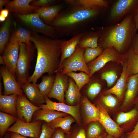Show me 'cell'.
I'll use <instances>...</instances> for the list:
<instances>
[{
  "mask_svg": "<svg viewBox=\"0 0 138 138\" xmlns=\"http://www.w3.org/2000/svg\"><path fill=\"white\" fill-rule=\"evenodd\" d=\"M103 51L102 48L98 46L95 48H85L84 57L86 63L87 64L99 56Z\"/></svg>",
  "mask_w": 138,
  "mask_h": 138,
  "instance_id": "cell-34",
  "label": "cell"
},
{
  "mask_svg": "<svg viewBox=\"0 0 138 138\" xmlns=\"http://www.w3.org/2000/svg\"><path fill=\"white\" fill-rule=\"evenodd\" d=\"M15 15L32 33L41 34L53 39H58L55 29L44 22L40 18L38 13L34 12L26 14L15 13Z\"/></svg>",
  "mask_w": 138,
  "mask_h": 138,
  "instance_id": "cell-5",
  "label": "cell"
},
{
  "mask_svg": "<svg viewBox=\"0 0 138 138\" xmlns=\"http://www.w3.org/2000/svg\"><path fill=\"white\" fill-rule=\"evenodd\" d=\"M75 121V119L73 117L68 115L64 117H58L47 123L53 129L60 128L65 133L68 134L70 130L71 124Z\"/></svg>",
  "mask_w": 138,
  "mask_h": 138,
  "instance_id": "cell-26",
  "label": "cell"
},
{
  "mask_svg": "<svg viewBox=\"0 0 138 138\" xmlns=\"http://www.w3.org/2000/svg\"><path fill=\"white\" fill-rule=\"evenodd\" d=\"M97 107L100 110L99 122L103 126L108 135L115 138H120L123 133V130L110 118L107 110L99 105Z\"/></svg>",
  "mask_w": 138,
  "mask_h": 138,
  "instance_id": "cell-15",
  "label": "cell"
},
{
  "mask_svg": "<svg viewBox=\"0 0 138 138\" xmlns=\"http://www.w3.org/2000/svg\"><path fill=\"white\" fill-rule=\"evenodd\" d=\"M123 55L112 48H105L97 58L87 64L91 77L96 72L101 69L108 62L113 61L122 62Z\"/></svg>",
  "mask_w": 138,
  "mask_h": 138,
  "instance_id": "cell-10",
  "label": "cell"
},
{
  "mask_svg": "<svg viewBox=\"0 0 138 138\" xmlns=\"http://www.w3.org/2000/svg\"><path fill=\"white\" fill-rule=\"evenodd\" d=\"M101 78L106 82L108 86L110 87L116 82L117 75L115 71L110 70L103 73L101 74Z\"/></svg>",
  "mask_w": 138,
  "mask_h": 138,
  "instance_id": "cell-38",
  "label": "cell"
},
{
  "mask_svg": "<svg viewBox=\"0 0 138 138\" xmlns=\"http://www.w3.org/2000/svg\"><path fill=\"white\" fill-rule=\"evenodd\" d=\"M61 2L56 0H33L30 5L39 7H44L60 3Z\"/></svg>",
  "mask_w": 138,
  "mask_h": 138,
  "instance_id": "cell-41",
  "label": "cell"
},
{
  "mask_svg": "<svg viewBox=\"0 0 138 138\" xmlns=\"http://www.w3.org/2000/svg\"><path fill=\"white\" fill-rule=\"evenodd\" d=\"M42 121L25 122L17 119L7 132H15L26 137L39 138L41 132Z\"/></svg>",
  "mask_w": 138,
  "mask_h": 138,
  "instance_id": "cell-9",
  "label": "cell"
},
{
  "mask_svg": "<svg viewBox=\"0 0 138 138\" xmlns=\"http://www.w3.org/2000/svg\"><path fill=\"white\" fill-rule=\"evenodd\" d=\"M67 115L66 113L55 110L41 108L34 112L32 119L34 120L33 121L40 120L48 123L58 117Z\"/></svg>",
  "mask_w": 138,
  "mask_h": 138,
  "instance_id": "cell-25",
  "label": "cell"
},
{
  "mask_svg": "<svg viewBox=\"0 0 138 138\" xmlns=\"http://www.w3.org/2000/svg\"><path fill=\"white\" fill-rule=\"evenodd\" d=\"M65 138H86V131L83 127L76 128L70 130V133L65 135Z\"/></svg>",
  "mask_w": 138,
  "mask_h": 138,
  "instance_id": "cell-40",
  "label": "cell"
},
{
  "mask_svg": "<svg viewBox=\"0 0 138 138\" xmlns=\"http://www.w3.org/2000/svg\"><path fill=\"white\" fill-rule=\"evenodd\" d=\"M6 18L0 15V22H4L6 20Z\"/></svg>",
  "mask_w": 138,
  "mask_h": 138,
  "instance_id": "cell-52",
  "label": "cell"
},
{
  "mask_svg": "<svg viewBox=\"0 0 138 138\" xmlns=\"http://www.w3.org/2000/svg\"><path fill=\"white\" fill-rule=\"evenodd\" d=\"M19 57L15 72V77L20 85L27 82L31 62L34 58L36 49L32 43L28 45L20 43Z\"/></svg>",
  "mask_w": 138,
  "mask_h": 138,
  "instance_id": "cell-4",
  "label": "cell"
},
{
  "mask_svg": "<svg viewBox=\"0 0 138 138\" xmlns=\"http://www.w3.org/2000/svg\"><path fill=\"white\" fill-rule=\"evenodd\" d=\"M21 86L26 97L32 103L39 106L45 103L44 97L40 92L37 84L27 82Z\"/></svg>",
  "mask_w": 138,
  "mask_h": 138,
  "instance_id": "cell-17",
  "label": "cell"
},
{
  "mask_svg": "<svg viewBox=\"0 0 138 138\" xmlns=\"http://www.w3.org/2000/svg\"><path fill=\"white\" fill-rule=\"evenodd\" d=\"M9 136V135L8 136L7 135L4 138H29L24 136L19 133L14 132H10V135Z\"/></svg>",
  "mask_w": 138,
  "mask_h": 138,
  "instance_id": "cell-46",
  "label": "cell"
},
{
  "mask_svg": "<svg viewBox=\"0 0 138 138\" xmlns=\"http://www.w3.org/2000/svg\"><path fill=\"white\" fill-rule=\"evenodd\" d=\"M85 49L78 45L73 53L64 60L59 71L62 74H66L70 72L81 71L90 76V71L84 58Z\"/></svg>",
  "mask_w": 138,
  "mask_h": 138,
  "instance_id": "cell-6",
  "label": "cell"
},
{
  "mask_svg": "<svg viewBox=\"0 0 138 138\" xmlns=\"http://www.w3.org/2000/svg\"><path fill=\"white\" fill-rule=\"evenodd\" d=\"M87 32L84 31L74 36L68 40H63L61 46V55L59 68L60 70L64 60L70 56L74 52L82 37Z\"/></svg>",
  "mask_w": 138,
  "mask_h": 138,
  "instance_id": "cell-16",
  "label": "cell"
},
{
  "mask_svg": "<svg viewBox=\"0 0 138 138\" xmlns=\"http://www.w3.org/2000/svg\"><path fill=\"white\" fill-rule=\"evenodd\" d=\"M56 130V129L51 127L45 122L42 124L41 132L39 138H51Z\"/></svg>",
  "mask_w": 138,
  "mask_h": 138,
  "instance_id": "cell-42",
  "label": "cell"
},
{
  "mask_svg": "<svg viewBox=\"0 0 138 138\" xmlns=\"http://www.w3.org/2000/svg\"><path fill=\"white\" fill-rule=\"evenodd\" d=\"M138 10V0H119L112 6L110 17L113 22L132 15L134 16Z\"/></svg>",
  "mask_w": 138,
  "mask_h": 138,
  "instance_id": "cell-8",
  "label": "cell"
},
{
  "mask_svg": "<svg viewBox=\"0 0 138 138\" xmlns=\"http://www.w3.org/2000/svg\"><path fill=\"white\" fill-rule=\"evenodd\" d=\"M18 95H0L1 111L17 117L16 104Z\"/></svg>",
  "mask_w": 138,
  "mask_h": 138,
  "instance_id": "cell-22",
  "label": "cell"
},
{
  "mask_svg": "<svg viewBox=\"0 0 138 138\" xmlns=\"http://www.w3.org/2000/svg\"><path fill=\"white\" fill-rule=\"evenodd\" d=\"M100 37L99 31L87 33L80 39L78 45L81 48H95L98 47V42Z\"/></svg>",
  "mask_w": 138,
  "mask_h": 138,
  "instance_id": "cell-30",
  "label": "cell"
},
{
  "mask_svg": "<svg viewBox=\"0 0 138 138\" xmlns=\"http://www.w3.org/2000/svg\"><path fill=\"white\" fill-rule=\"evenodd\" d=\"M0 63L1 64L4 65L5 64L4 62L3 57L2 56H0Z\"/></svg>",
  "mask_w": 138,
  "mask_h": 138,
  "instance_id": "cell-54",
  "label": "cell"
},
{
  "mask_svg": "<svg viewBox=\"0 0 138 138\" xmlns=\"http://www.w3.org/2000/svg\"><path fill=\"white\" fill-rule=\"evenodd\" d=\"M134 19L136 29L138 30V10L136 14L134 16Z\"/></svg>",
  "mask_w": 138,
  "mask_h": 138,
  "instance_id": "cell-49",
  "label": "cell"
},
{
  "mask_svg": "<svg viewBox=\"0 0 138 138\" xmlns=\"http://www.w3.org/2000/svg\"><path fill=\"white\" fill-rule=\"evenodd\" d=\"M66 75L74 81L80 90L84 85L89 83L91 77L89 75L82 71L79 73L70 72Z\"/></svg>",
  "mask_w": 138,
  "mask_h": 138,
  "instance_id": "cell-33",
  "label": "cell"
},
{
  "mask_svg": "<svg viewBox=\"0 0 138 138\" xmlns=\"http://www.w3.org/2000/svg\"><path fill=\"white\" fill-rule=\"evenodd\" d=\"M64 8L63 3L44 7H39L34 12L38 14L40 19L45 23L50 25L59 12Z\"/></svg>",
  "mask_w": 138,
  "mask_h": 138,
  "instance_id": "cell-19",
  "label": "cell"
},
{
  "mask_svg": "<svg viewBox=\"0 0 138 138\" xmlns=\"http://www.w3.org/2000/svg\"><path fill=\"white\" fill-rule=\"evenodd\" d=\"M30 40L37 50V58L34 72L27 82L36 83L43 74L52 75L57 72L63 40L32 33Z\"/></svg>",
  "mask_w": 138,
  "mask_h": 138,
  "instance_id": "cell-1",
  "label": "cell"
},
{
  "mask_svg": "<svg viewBox=\"0 0 138 138\" xmlns=\"http://www.w3.org/2000/svg\"><path fill=\"white\" fill-rule=\"evenodd\" d=\"M44 97L45 104L39 106L41 109L52 110L66 113L73 117L79 125L81 124V102L76 105L71 106L64 103L54 102L47 96Z\"/></svg>",
  "mask_w": 138,
  "mask_h": 138,
  "instance_id": "cell-11",
  "label": "cell"
},
{
  "mask_svg": "<svg viewBox=\"0 0 138 138\" xmlns=\"http://www.w3.org/2000/svg\"><path fill=\"white\" fill-rule=\"evenodd\" d=\"M61 11L50 25L56 31L59 37L73 36L84 31L88 21L99 15L102 8L70 5Z\"/></svg>",
  "mask_w": 138,
  "mask_h": 138,
  "instance_id": "cell-2",
  "label": "cell"
},
{
  "mask_svg": "<svg viewBox=\"0 0 138 138\" xmlns=\"http://www.w3.org/2000/svg\"><path fill=\"white\" fill-rule=\"evenodd\" d=\"M134 16L129 15L120 22L100 30L98 42L101 45L100 47L112 48L120 53L132 43L137 31Z\"/></svg>",
  "mask_w": 138,
  "mask_h": 138,
  "instance_id": "cell-3",
  "label": "cell"
},
{
  "mask_svg": "<svg viewBox=\"0 0 138 138\" xmlns=\"http://www.w3.org/2000/svg\"><path fill=\"white\" fill-rule=\"evenodd\" d=\"M64 3L70 5L84 7H99L102 8L108 6V2L105 0H66Z\"/></svg>",
  "mask_w": 138,
  "mask_h": 138,
  "instance_id": "cell-28",
  "label": "cell"
},
{
  "mask_svg": "<svg viewBox=\"0 0 138 138\" xmlns=\"http://www.w3.org/2000/svg\"><path fill=\"white\" fill-rule=\"evenodd\" d=\"M138 92V74H137L131 76L128 79L123 105L127 106L134 101Z\"/></svg>",
  "mask_w": 138,
  "mask_h": 138,
  "instance_id": "cell-24",
  "label": "cell"
},
{
  "mask_svg": "<svg viewBox=\"0 0 138 138\" xmlns=\"http://www.w3.org/2000/svg\"><path fill=\"white\" fill-rule=\"evenodd\" d=\"M81 103L83 118L85 123L99 122L100 113L99 108L92 103L85 96L82 97Z\"/></svg>",
  "mask_w": 138,
  "mask_h": 138,
  "instance_id": "cell-18",
  "label": "cell"
},
{
  "mask_svg": "<svg viewBox=\"0 0 138 138\" xmlns=\"http://www.w3.org/2000/svg\"><path fill=\"white\" fill-rule=\"evenodd\" d=\"M101 86L99 83L95 82L91 83L88 87L87 94L88 96L91 99L94 98L100 93Z\"/></svg>",
  "mask_w": 138,
  "mask_h": 138,
  "instance_id": "cell-39",
  "label": "cell"
},
{
  "mask_svg": "<svg viewBox=\"0 0 138 138\" xmlns=\"http://www.w3.org/2000/svg\"><path fill=\"white\" fill-rule=\"evenodd\" d=\"M132 43V47L131 48L135 53L138 55V30Z\"/></svg>",
  "mask_w": 138,
  "mask_h": 138,
  "instance_id": "cell-44",
  "label": "cell"
},
{
  "mask_svg": "<svg viewBox=\"0 0 138 138\" xmlns=\"http://www.w3.org/2000/svg\"><path fill=\"white\" fill-rule=\"evenodd\" d=\"M128 136L125 138H138V133L128 134Z\"/></svg>",
  "mask_w": 138,
  "mask_h": 138,
  "instance_id": "cell-51",
  "label": "cell"
},
{
  "mask_svg": "<svg viewBox=\"0 0 138 138\" xmlns=\"http://www.w3.org/2000/svg\"><path fill=\"white\" fill-rule=\"evenodd\" d=\"M41 109L31 102L25 95H18L16 104L18 119L25 122H31L34 112Z\"/></svg>",
  "mask_w": 138,
  "mask_h": 138,
  "instance_id": "cell-13",
  "label": "cell"
},
{
  "mask_svg": "<svg viewBox=\"0 0 138 138\" xmlns=\"http://www.w3.org/2000/svg\"><path fill=\"white\" fill-rule=\"evenodd\" d=\"M80 91L74 81L69 77L68 86L65 95L68 105L75 106L81 102L82 97Z\"/></svg>",
  "mask_w": 138,
  "mask_h": 138,
  "instance_id": "cell-23",
  "label": "cell"
},
{
  "mask_svg": "<svg viewBox=\"0 0 138 138\" xmlns=\"http://www.w3.org/2000/svg\"><path fill=\"white\" fill-rule=\"evenodd\" d=\"M123 56L126 63L130 77L138 74V55L135 53L131 48Z\"/></svg>",
  "mask_w": 138,
  "mask_h": 138,
  "instance_id": "cell-29",
  "label": "cell"
},
{
  "mask_svg": "<svg viewBox=\"0 0 138 138\" xmlns=\"http://www.w3.org/2000/svg\"><path fill=\"white\" fill-rule=\"evenodd\" d=\"M17 117L2 111L0 112V137L5 135L9 126L18 119Z\"/></svg>",
  "mask_w": 138,
  "mask_h": 138,
  "instance_id": "cell-31",
  "label": "cell"
},
{
  "mask_svg": "<svg viewBox=\"0 0 138 138\" xmlns=\"http://www.w3.org/2000/svg\"><path fill=\"white\" fill-rule=\"evenodd\" d=\"M105 138H115L112 136L108 135L106 136Z\"/></svg>",
  "mask_w": 138,
  "mask_h": 138,
  "instance_id": "cell-56",
  "label": "cell"
},
{
  "mask_svg": "<svg viewBox=\"0 0 138 138\" xmlns=\"http://www.w3.org/2000/svg\"><path fill=\"white\" fill-rule=\"evenodd\" d=\"M137 113V111L135 108L126 113H121L117 118V123L118 124H120L129 121L134 118Z\"/></svg>",
  "mask_w": 138,
  "mask_h": 138,
  "instance_id": "cell-36",
  "label": "cell"
},
{
  "mask_svg": "<svg viewBox=\"0 0 138 138\" xmlns=\"http://www.w3.org/2000/svg\"><path fill=\"white\" fill-rule=\"evenodd\" d=\"M33 0H14L10 1L4 6L9 12L26 14L32 13L39 7L30 5Z\"/></svg>",
  "mask_w": 138,
  "mask_h": 138,
  "instance_id": "cell-20",
  "label": "cell"
},
{
  "mask_svg": "<svg viewBox=\"0 0 138 138\" xmlns=\"http://www.w3.org/2000/svg\"><path fill=\"white\" fill-rule=\"evenodd\" d=\"M55 75H49L42 77V81L37 84V86L43 95L47 96L51 91L53 86Z\"/></svg>",
  "mask_w": 138,
  "mask_h": 138,
  "instance_id": "cell-32",
  "label": "cell"
},
{
  "mask_svg": "<svg viewBox=\"0 0 138 138\" xmlns=\"http://www.w3.org/2000/svg\"><path fill=\"white\" fill-rule=\"evenodd\" d=\"M0 72L4 86L3 95H24L21 85L17 81L15 76L5 65L1 66Z\"/></svg>",
  "mask_w": 138,
  "mask_h": 138,
  "instance_id": "cell-12",
  "label": "cell"
},
{
  "mask_svg": "<svg viewBox=\"0 0 138 138\" xmlns=\"http://www.w3.org/2000/svg\"><path fill=\"white\" fill-rule=\"evenodd\" d=\"M86 138H95L103 134L101 128L97 123L91 124L86 131Z\"/></svg>",
  "mask_w": 138,
  "mask_h": 138,
  "instance_id": "cell-37",
  "label": "cell"
},
{
  "mask_svg": "<svg viewBox=\"0 0 138 138\" xmlns=\"http://www.w3.org/2000/svg\"><path fill=\"white\" fill-rule=\"evenodd\" d=\"M106 136V133H103L99 136L95 138H105Z\"/></svg>",
  "mask_w": 138,
  "mask_h": 138,
  "instance_id": "cell-53",
  "label": "cell"
},
{
  "mask_svg": "<svg viewBox=\"0 0 138 138\" xmlns=\"http://www.w3.org/2000/svg\"><path fill=\"white\" fill-rule=\"evenodd\" d=\"M9 10L6 8L3 9L0 12V15H2L6 18L9 16Z\"/></svg>",
  "mask_w": 138,
  "mask_h": 138,
  "instance_id": "cell-47",
  "label": "cell"
},
{
  "mask_svg": "<svg viewBox=\"0 0 138 138\" xmlns=\"http://www.w3.org/2000/svg\"><path fill=\"white\" fill-rule=\"evenodd\" d=\"M130 133H138V122L132 131L127 133V134Z\"/></svg>",
  "mask_w": 138,
  "mask_h": 138,
  "instance_id": "cell-50",
  "label": "cell"
},
{
  "mask_svg": "<svg viewBox=\"0 0 138 138\" xmlns=\"http://www.w3.org/2000/svg\"><path fill=\"white\" fill-rule=\"evenodd\" d=\"M101 100L105 105L110 108L114 107L117 103L116 98L110 94L103 96Z\"/></svg>",
  "mask_w": 138,
  "mask_h": 138,
  "instance_id": "cell-43",
  "label": "cell"
},
{
  "mask_svg": "<svg viewBox=\"0 0 138 138\" xmlns=\"http://www.w3.org/2000/svg\"><path fill=\"white\" fill-rule=\"evenodd\" d=\"M15 30L19 43H24L28 45H30L32 44L30 38L32 33L31 31L20 27L15 29Z\"/></svg>",
  "mask_w": 138,
  "mask_h": 138,
  "instance_id": "cell-35",
  "label": "cell"
},
{
  "mask_svg": "<svg viewBox=\"0 0 138 138\" xmlns=\"http://www.w3.org/2000/svg\"><path fill=\"white\" fill-rule=\"evenodd\" d=\"M11 17L9 16L2 24L0 28V52L2 54L10 40Z\"/></svg>",
  "mask_w": 138,
  "mask_h": 138,
  "instance_id": "cell-27",
  "label": "cell"
},
{
  "mask_svg": "<svg viewBox=\"0 0 138 138\" xmlns=\"http://www.w3.org/2000/svg\"><path fill=\"white\" fill-rule=\"evenodd\" d=\"M124 62L123 64L122 72L116 83L112 88L105 92V93L106 94H114L119 99L122 97L127 85L128 79L130 77L126 63L125 61Z\"/></svg>",
  "mask_w": 138,
  "mask_h": 138,
  "instance_id": "cell-21",
  "label": "cell"
},
{
  "mask_svg": "<svg viewBox=\"0 0 138 138\" xmlns=\"http://www.w3.org/2000/svg\"><path fill=\"white\" fill-rule=\"evenodd\" d=\"M19 51V43L15 30L14 29L9 41L5 47L2 56L5 65L15 76Z\"/></svg>",
  "mask_w": 138,
  "mask_h": 138,
  "instance_id": "cell-7",
  "label": "cell"
},
{
  "mask_svg": "<svg viewBox=\"0 0 138 138\" xmlns=\"http://www.w3.org/2000/svg\"><path fill=\"white\" fill-rule=\"evenodd\" d=\"M69 84V77L62 74L60 71L56 73L55 81L52 88L47 96L57 99L60 102L65 103V93Z\"/></svg>",
  "mask_w": 138,
  "mask_h": 138,
  "instance_id": "cell-14",
  "label": "cell"
},
{
  "mask_svg": "<svg viewBox=\"0 0 138 138\" xmlns=\"http://www.w3.org/2000/svg\"><path fill=\"white\" fill-rule=\"evenodd\" d=\"M134 101L135 104L138 106V97L135 98Z\"/></svg>",
  "mask_w": 138,
  "mask_h": 138,
  "instance_id": "cell-55",
  "label": "cell"
},
{
  "mask_svg": "<svg viewBox=\"0 0 138 138\" xmlns=\"http://www.w3.org/2000/svg\"><path fill=\"white\" fill-rule=\"evenodd\" d=\"M64 133V132L61 129H56L51 138H65Z\"/></svg>",
  "mask_w": 138,
  "mask_h": 138,
  "instance_id": "cell-45",
  "label": "cell"
},
{
  "mask_svg": "<svg viewBox=\"0 0 138 138\" xmlns=\"http://www.w3.org/2000/svg\"><path fill=\"white\" fill-rule=\"evenodd\" d=\"M10 1L9 0H0V11L3 9V7Z\"/></svg>",
  "mask_w": 138,
  "mask_h": 138,
  "instance_id": "cell-48",
  "label": "cell"
}]
</instances>
